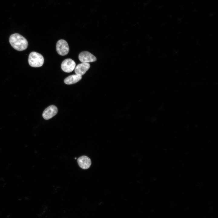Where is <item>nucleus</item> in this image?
Masks as SVG:
<instances>
[{
    "label": "nucleus",
    "instance_id": "1a4fd4ad",
    "mask_svg": "<svg viewBox=\"0 0 218 218\" xmlns=\"http://www.w3.org/2000/svg\"><path fill=\"white\" fill-rule=\"evenodd\" d=\"M82 78L81 76L77 74H73L65 78L64 82L67 84H71L76 83L79 81Z\"/></svg>",
    "mask_w": 218,
    "mask_h": 218
},
{
    "label": "nucleus",
    "instance_id": "f03ea898",
    "mask_svg": "<svg viewBox=\"0 0 218 218\" xmlns=\"http://www.w3.org/2000/svg\"><path fill=\"white\" fill-rule=\"evenodd\" d=\"M28 62L31 67H39L41 66L43 64L44 58L40 53L33 51L31 52L29 55Z\"/></svg>",
    "mask_w": 218,
    "mask_h": 218
},
{
    "label": "nucleus",
    "instance_id": "423d86ee",
    "mask_svg": "<svg viewBox=\"0 0 218 218\" xmlns=\"http://www.w3.org/2000/svg\"><path fill=\"white\" fill-rule=\"evenodd\" d=\"M58 110L56 106L51 105L46 108L42 113V116L45 120H48L56 114Z\"/></svg>",
    "mask_w": 218,
    "mask_h": 218
},
{
    "label": "nucleus",
    "instance_id": "0eeeda50",
    "mask_svg": "<svg viewBox=\"0 0 218 218\" xmlns=\"http://www.w3.org/2000/svg\"><path fill=\"white\" fill-rule=\"evenodd\" d=\"M77 162L80 167L84 169L88 168L91 164V159L86 156H82L79 157Z\"/></svg>",
    "mask_w": 218,
    "mask_h": 218
},
{
    "label": "nucleus",
    "instance_id": "6e6552de",
    "mask_svg": "<svg viewBox=\"0 0 218 218\" xmlns=\"http://www.w3.org/2000/svg\"><path fill=\"white\" fill-rule=\"evenodd\" d=\"M90 64L88 63H82L78 64L74 68L76 74L82 76L89 69Z\"/></svg>",
    "mask_w": 218,
    "mask_h": 218
},
{
    "label": "nucleus",
    "instance_id": "7ed1b4c3",
    "mask_svg": "<svg viewBox=\"0 0 218 218\" xmlns=\"http://www.w3.org/2000/svg\"><path fill=\"white\" fill-rule=\"evenodd\" d=\"M56 48L58 53L61 56L67 54L69 50L68 43L66 41L63 39H60L58 41Z\"/></svg>",
    "mask_w": 218,
    "mask_h": 218
},
{
    "label": "nucleus",
    "instance_id": "39448f33",
    "mask_svg": "<svg viewBox=\"0 0 218 218\" xmlns=\"http://www.w3.org/2000/svg\"><path fill=\"white\" fill-rule=\"evenodd\" d=\"M78 58L81 62L84 63L94 62L97 60L94 56L87 51H84L80 53Z\"/></svg>",
    "mask_w": 218,
    "mask_h": 218
},
{
    "label": "nucleus",
    "instance_id": "20e7f679",
    "mask_svg": "<svg viewBox=\"0 0 218 218\" xmlns=\"http://www.w3.org/2000/svg\"><path fill=\"white\" fill-rule=\"evenodd\" d=\"M75 66L76 64L74 61L70 58H67L62 62L61 68L64 72L70 73L74 69Z\"/></svg>",
    "mask_w": 218,
    "mask_h": 218
},
{
    "label": "nucleus",
    "instance_id": "f257e3e1",
    "mask_svg": "<svg viewBox=\"0 0 218 218\" xmlns=\"http://www.w3.org/2000/svg\"><path fill=\"white\" fill-rule=\"evenodd\" d=\"M9 42L12 47L18 51H22L28 47V42L23 36L18 33L12 35L9 38Z\"/></svg>",
    "mask_w": 218,
    "mask_h": 218
}]
</instances>
